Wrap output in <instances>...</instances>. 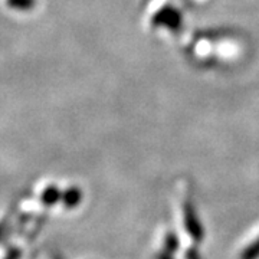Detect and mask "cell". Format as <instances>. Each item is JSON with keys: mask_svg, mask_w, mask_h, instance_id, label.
Returning <instances> with one entry per match:
<instances>
[{"mask_svg": "<svg viewBox=\"0 0 259 259\" xmlns=\"http://www.w3.org/2000/svg\"><path fill=\"white\" fill-rule=\"evenodd\" d=\"M183 222H185L186 231L194 242H200L203 239V228L200 225L194 207L189 202L183 204Z\"/></svg>", "mask_w": 259, "mask_h": 259, "instance_id": "1", "label": "cell"}, {"mask_svg": "<svg viewBox=\"0 0 259 259\" xmlns=\"http://www.w3.org/2000/svg\"><path fill=\"white\" fill-rule=\"evenodd\" d=\"M154 23L163 25V26H168V28L171 29H176L180 25V15L175 9L166 8V9L160 10L157 15H156Z\"/></svg>", "mask_w": 259, "mask_h": 259, "instance_id": "2", "label": "cell"}, {"mask_svg": "<svg viewBox=\"0 0 259 259\" xmlns=\"http://www.w3.org/2000/svg\"><path fill=\"white\" fill-rule=\"evenodd\" d=\"M82 200V192L78 187H69L62 193V203L68 209H74Z\"/></svg>", "mask_w": 259, "mask_h": 259, "instance_id": "3", "label": "cell"}, {"mask_svg": "<svg viewBox=\"0 0 259 259\" xmlns=\"http://www.w3.org/2000/svg\"><path fill=\"white\" fill-rule=\"evenodd\" d=\"M59 199H62V194L59 192V189H56L55 186H49L45 189V192L42 194V202L45 204H55Z\"/></svg>", "mask_w": 259, "mask_h": 259, "instance_id": "4", "label": "cell"}, {"mask_svg": "<svg viewBox=\"0 0 259 259\" xmlns=\"http://www.w3.org/2000/svg\"><path fill=\"white\" fill-rule=\"evenodd\" d=\"M10 9L20 10V12H28L33 9L36 5V0H6Z\"/></svg>", "mask_w": 259, "mask_h": 259, "instance_id": "5", "label": "cell"}, {"mask_svg": "<svg viewBox=\"0 0 259 259\" xmlns=\"http://www.w3.org/2000/svg\"><path fill=\"white\" fill-rule=\"evenodd\" d=\"M239 259H259V238L243 249Z\"/></svg>", "mask_w": 259, "mask_h": 259, "instance_id": "6", "label": "cell"}, {"mask_svg": "<svg viewBox=\"0 0 259 259\" xmlns=\"http://www.w3.org/2000/svg\"><path fill=\"white\" fill-rule=\"evenodd\" d=\"M179 246H180V242H179V238H177L176 233H171L168 232L164 238V250L166 252H170V253H175L179 250Z\"/></svg>", "mask_w": 259, "mask_h": 259, "instance_id": "7", "label": "cell"}, {"mask_svg": "<svg viewBox=\"0 0 259 259\" xmlns=\"http://www.w3.org/2000/svg\"><path fill=\"white\" fill-rule=\"evenodd\" d=\"M186 258L187 259H200V256H199L197 250L190 249V250H187V253H186Z\"/></svg>", "mask_w": 259, "mask_h": 259, "instance_id": "8", "label": "cell"}, {"mask_svg": "<svg viewBox=\"0 0 259 259\" xmlns=\"http://www.w3.org/2000/svg\"><path fill=\"white\" fill-rule=\"evenodd\" d=\"M173 253H170V252H160V253H157L156 255V259H173V256H171Z\"/></svg>", "mask_w": 259, "mask_h": 259, "instance_id": "9", "label": "cell"}]
</instances>
